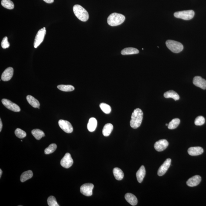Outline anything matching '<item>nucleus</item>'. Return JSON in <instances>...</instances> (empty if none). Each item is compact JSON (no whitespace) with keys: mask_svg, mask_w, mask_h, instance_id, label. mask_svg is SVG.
<instances>
[{"mask_svg":"<svg viewBox=\"0 0 206 206\" xmlns=\"http://www.w3.org/2000/svg\"><path fill=\"white\" fill-rule=\"evenodd\" d=\"M143 113L140 108H136L134 110L131 117L130 122L131 128L137 129L141 125L143 120Z\"/></svg>","mask_w":206,"mask_h":206,"instance_id":"f257e3e1","label":"nucleus"},{"mask_svg":"<svg viewBox=\"0 0 206 206\" xmlns=\"http://www.w3.org/2000/svg\"><path fill=\"white\" fill-rule=\"evenodd\" d=\"M125 20L124 15L121 14L114 13L111 14L108 17L107 23L109 25L114 27L123 23Z\"/></svg>","mask_w":206,"mask_h":206,"instance_id":"f03ea898","label":"nucleus"},{"mask_svg":"<svg viewBox=\"0 0 206 206\" xmlns=\"http://www.w3.org/2000/svg\"><path fill=\"white\" fill-rule=\"evenodd\" d=\"M73 11L78 19L84 22L88 21L89 15L87 10L81 6L75 5L73 7Z\"/></svg>","mask_w":206,"mask_h":206,"instance_id":"7ed1b4c3","label":"nucleus"},{"mask_svg":"<svg viewBox=\"0 0 206 206\" xmlns=\"http://www.w3.org/2000/svg\"><path fill=\"white\" fill-rule=\"evenodd\" d=\"M166 44L168 48L175 53H179L184 49V47L181 43L172 40L166 41Z\"/></svg>","mask_w":206,"mask_h":206,"instance_id":"20e7f679","label":"nucleus"},{"mask_svg":"<svg viewBox=\"0 0 206 206\" xmlns=\"http://www.w3.org/2000/svg\"><path fill=\"white\" fill-rule=\"evenodd\" d=\"M195 15V12L193 10H187L177 12L174 13L175 18H180L186 20H188L193 18Z\"/></svg>","mask_w":206,"mask_h":206,"instance_id":"39448f33","label":"nucleus"},{"mask_svg":"<svg viewBox=\"0 0 206 206\" xmlns=\"http://www.w3.org/2000/svg\"><path fill=\"white\" fill-rule=\"evenodd\" d=\"M46 32L45 27L40 29L38 31L35 37L34 46V48H36L40 45L41 43L43 41L44 37H45Z\"/></svg>","mask_w":206,"mask_h":206,"instance_id":"423d86ee","label":"nucleus"},{"mask_svg":"<svg viewBox=\"0 0 206 206\" xmlns=\"http://www.w3.org/2000/svg\"><path fill=\"white\" fill-rule=\"evenodd\" d=\"M94 186L91 183H86L82 185L80 187L81 193L85 196H91L92 195V190Z\"/></svg>","mask_w":206,"mask_h":206,"instance_id":"0eeeda50","label":"nucleus"},{"mask_svg":"<svg viewBox=\"0 0 206 206\" xmlns=\"http://www.w3.org/2000/svg\"><path fill=\"white\" fill-rule=\"evenodd\" d=\"M2 102L4 106L8 109L14 112H19L21 111L20 108L16 104L13 103L10 100L7 99H3Z\"/></svg>","mask_w":206,"mask_h":206,"instance_id":"6e6552de","label":"nucleus"},{"mask_svg":"<svg viewBox=\"0 0 206 206\" xmlns=\"http://www.w3.org/2000/svg\"><path fill=\"white\" fill-rule=\"evenodd\" d=\"M73 163V161L71 155L68 153L65 154L63 158L61 160L60 164L61 166L66 168L71 167Z\"/></svg>","mask_w":206,"mask_h":206,"instance_id":"1a4fd4ad","label":"nucleus"},{"mask_svg":"<svg viewBox=\"0 0 206 206\" xmlns=\"http://www.w3.org/2000/svg\"><path fill=\"white\" fill-rule=\"evenodd\" d=\"M59 125L61 129L67 133H71L73 131V127L71 123L67 121L60 120L59 121Z\"/></svg>","mask_w":206,"mask_h":206,"instance_id":"9d476101","label":"nucleus"},{"mask_svg":"<svg viewBox=\"0 0 206 206\" xmlns=\"http://www.w3.org/2000/svg\"><path fill=\"white\" fill-rule=\"evenodd\" d=\"M171 159L170 158H167L164 161L163 164L161 165L159 168L158 171V175L159 176H162L166 173L168 169L171 165Z\"/></svg>","mask_w":206,"mask_h":206,"instance_id":"9b49d317","label":"nucleus"},{"mask_svg":"<svg viewBox=\"0 0 206 206\" xmlns=\"http://www.w3.org/2000/svg\"><path fill=\"white\" fill-rule=\"evenodd\" d=\"M169 143L166 139H161L156 142L154 148L158 152H161L166 149L168 146Z\"/></svg>","mask_w":206,"mask_h":206,"instance_id":"f8f14e48","label":"nucleus"},{"mask_svg":"<svg viewBox=\"0 0 206 206\" xmlns=\"http://www.w3.org/2000/svg\"><path fill=\"white\" fill-rule=\"evenodd\" d=\"M193 85L197 87L202 89H206V80L202 78L200 76H195L193 80Z\"/></svg>","mask_w":206,"mask_h":206,"instance_id":"ddd939ff","label":"nucleus"},{"mask_svg":"<svg viewBox=\"0 0 206 206\" xmlns=\"http://www.w3.org/2000/svg\"><path fill=\"white\" fill-rule=\"evenodd\" d=\"M13 69L12 67H9L5 70L1 76V79L4 81L10 80L13 74Z\"/></svg>","mask_w":206,"mask_h":206,"instance_id":"4468645a","label":"nucleus"},{"mask_svg":"<svg viewBox=\"0 0 206 206\" xmlns=\"http://www.w3.org/2000/svg\"><path fill=\"white\" fill-rule=\"evenodd\" d=\"M201 177L199 175H195L187 180L186 184L189 187H193L198 185L201 181Z\"/></svg>","mask_w":206,"mask_h":206,"instance_id":"2eb2a0df","label":"nucleus"},{"mask_svg":"<svg viewBox=\"0 0 206 206\" xmlns=\"http://www.w3.org/2000/svg\"><path fill=\"white\" fill-rule=\"evenodd\" d=\"M204 152L203 148L200 146L191 147L188 150V153L191 156H197L201 155Z\"/></svg>","mask_w":206,"mask_h":206,"instance_id":"dca6fc26","label":"nucleus"},{"mask_svg":"<svg viewBox=\"0 0 206 206\" xmlns=\"http://www.w3.org/2000/svg\"><path fill=\"white\" fill-rule=\"evenodd\" d=\"M146 171L144 166H142L136 172V175L137 181L139 183H141L143 182V178L146 175Z\"/></svg>","mask_w":206,"mask_h":206,"instance_id":"f3484780","label":"nucleus"},{"mask_svg":"<svg viewBox=\"0 0 206 206\" xmlns=\"http://www.w3.org/2000/svg\"><path fill=\"white\" fill-rule=\"evenodd\" d=\"M125 198L127 202L132 206L136 205L138 202L136 197L131 193H126L125 195Z\"/></svg>","mask_w":206,"mask_h":206,"instance_id":"a211bd4d","label":"nucleus"},{"mask_svg":"<svg viewBox=\"0 0 206 206\" xmlns=\"http://www.w3.org/2000/svg\"><path fill=\"white\" fill-rule=\"evenodd\" d=\"M97 120L94 117H91L89 119L88 125H87V128H88L89 131L91 132L95 131L97 128Z\"/></svg>","mask_w":206,"mask_h":206,"instance_id":"6ab92c4d","label":"nucleus"},{"mask_svg":"<svg viewBox=\"0 0 206 206\" xmlns=\"http://www.w3.org/2000/svg\"><path fill=\"white\" fill-rule=\"evenodd\" d=\"M164 96L166 98L173 99L175 101L179 100L180 97L178 93H176L173 90H169V91L166 92L164 94Z\"/></svg>","mask_w":206,"mask_h":206,"instance_id":"aec40b11","label":"nucleus"},{"mask_svg":"<svg viewBox=\"0 0 206 206\" xmlns=\"http://www.w3.org/2000/svg\"><path fill=\"white\" fill-rule=\"evenodd\" d=\"M27 102L33 107L39 108L40 103L38 100L33 96L28 95L27 97Z\"/></svg>","mask_w":206,"mask_h":206,"instance_id":"412c9836","label":"nucleus"},{"mask_svg":"<svg viewBox=\"0 0 206 206\" xmlns=\"http://www.w3.org/2000/svg\"><path fill=\"white\" fill-rule=\"evenodd\" d=\"M114 126L111 123H107L104 126L102 130V133L103 135L105 137L109 136L112 132Z\"/></svg>","mask_w":206,"mask_h":206,"instance_id":"4be33fe9","label":"nucleus"},{"mask_svg":"<svg viewBox=\"0 0 206 206\" xmlns=\"http://www.w3.org/2000/svg\"><path fill=\"white\" fill-rule=\"evenodd\" d=\"M113 172L116 179L120 181L123 178L124 175L121 169L118 168H115L113 169Z\"/></svg>","mask_w":206,"mask_h":206,"instance_id":"5701e85b","label":"nucleus"},{"mask_svg":"<svg viewBox=\"0 0 206 206\" xmlns=\"http://www.w3.org/2000/svg\"><path fill=\"white\" fill-rule=\"evenodd\" d=\"M139 53L138 49L133 47H128L124 49L121 51V53L123 55H128L137 54Z\"/></svg>","mask_w":206,"mask_h":206,"instance_id":"b1692460","label":"nucleus"},{"mask_svg":"<svg viewBox=\"0 0 206 206\" xmlns=\"http://www.w3.org/2000/svg\"><path fill=\"white\" fill-rule=\"evenodd\" d=\"M33 176V172L31 170H28L23 172L20 177L21 182H24L27 180L30 179Z\"/></svg>","mask_w":206,"mask_h":206,"instance_id":"393cba45","label":"nucleus"},{"mask_svg":"<svg viewBox=\"0 0 206 206\" xmlns=\"http://www.w3.org/2000/svg\"><path fill=\"white\" fill-rule=\"evenodd\" d=\"M32 135L37 140L41 139L42 137L45 136V134L43 131L39 129H34L31 131Z\"/></svg>","mask_w":206,"mask_h":206,"instance_id":"a878e982","label":"nucleus"},{"mask_svg":"<svg viewBox=\"0 0 206 206\" xmlns=\"http://www.w3.org/2000/svg\"><path fill=\"white\" fill-rule=\"evenodd\" d=\"M2 5L5 8L12 10L14 8V5L11 0H2Z\"/></svg>","mask_w":206,"mask_h":206,"instance_id":"bb28decb","label":"nucleus"},{"mask_svg":"<svg viewBox=\"0 0 206 206\" xmlns=\"http://www.w3.org/2000/svg\"><path fill=\"white\" fill-rule=\"evenodd\" d=\"M180 123V120L178 118L173 119L169 122L168 125V128L170 129H175L178 127Z\"/></svg>","mask_w":206,"mask_h":206,"instance_id":"cd10ccee","label":"nucleus"},{"mask_svg":"<svg viewBox=\"0 0 206 206\" xmlns=\"http://www.w3.org/2000/svg\"><path fill=\"white\" fill-rule=\"evenodd\" d=\"M57 88L60 91L64 92H71L74 89V86L70 85H58Z\"/></svg>","mask_w":206,"mask_h":206,"instance_id":"c85d7f7f","label":"nucleus"},{"mask_svg":"<svg viewBox=\"0 0 206 206\" xmlns=\"http://www.w3.org/2000/svg\"><path fill=\"white\" fill-rule=\"evenodd\" d=\"M100 107L102 110L106 114H109L111 112V108L109 105L104 103H101L100 105Z\"/></svg>","mask_w":206,"mask_h":206,"instance_id":"c756f323","label":"nucleus"},{"mask_svg":"<svg viewBox=\"0 0 206 206\" xmlns=\"http://www.w3.org/2000/svg\"><path fill=\"white\" fill-rule=\"evenodd\" d=\"M57 148V146L55 143H52L48 147L46 148L44 150L45 154H49L54 152Z\"/></svg>","mask_w":206,"mask_h":206,"instance_id":"7c9ffc66","label":"nucleus"},{"mask_svg":"<svg viewBox=\"0 0 206 206\" xmlns=\"http://www.w3.org/2000/svg\"><path fill=\"white\" fill-rule=\"evenodd\" d=\"M15 133L16 136L20 139L24 138L27 136V133L25 131L20 128H17L15 130Z\"/></svg>","mask_w":206,"mask_h":206,"instance_id":"2f4dec72","label":"nucleus"},{"mask_svg":"<svg viewBox=\"0 0 206 206\" xmlns=\"http://www.w3.org/2000/svg\"><path fill=\"white\" fill-rule=\"evenodd\" d=\"M47 203L49 206H59L54 196H50L47 199Z\"/></svg>","mask_w":206,"mask_h":206,"instance_id":"473e14b6","label":"nucleus"},{"mask_svg":"<svg viewBox=\"0 0 206 206\" xmlns=\"http://www.w3.org/2000/svg\"><path fill=\"white\" fill-rule=\"evenodd\" d=\"M194 123L197 126H201L205 123V119L202 116H198L195 119Z\"/></svg>","mask_w":206,"mask_h":206,"instance_id":"72a5a7b5","label":"nucleus"},{"mask_svg":"<svg viewBox=\"0 0 206 206\" xmlns=\"http://www.w3.org/2000/svg\"><path fill=\"white\" fill-rule=\"evenodd\" d=\"M1 46L2 48L4 49L9 48V47L10 46V44H9L8 41L7 37H5L3 38L1 42Z\"/></svg>","mask_w":206,"mask_h":206,"instance_id":"f704fd0d","label":"nucleus"},{"mask_svg":"<svg viewBox=\"0 0 206 206\" xmlns=\"http://www.w3.org/2000/svg\"><path fill=\"white\" fill-rule=\"evenodd\" d=\"M43 1L48 4H52L54 2V0H43Z\"/></svg>","mask_w":206,"mask_h":206,"instance_id":"c9c22d12","label":"nucleus"},{"mask_svg":"<svg viewBox=\"0 0 206 206\" xmlns=\"http://www.w3.org/2000/svg\"><path fill=\"white\" fill-rule=\"evenodd\" d=\"M2 128V122L1 119H0V132H1Z\"/></svg>","mask_w":206,"mask_h":206,"instance_id":"e433bc0d","label":"nucleus"},{"mask_svg":"<svg viewBox=\"0 0 206 206\" xmlns=\"http://www.w3.org/2000/svg\"><path fill=\"white\" fill-rule=\"evenodd\" d=\"M2 171L1 169H0V178H1L2 175Z\"/></svg>","mask_w":206,"mask_h":206,"instance_id":"4c0bfd02","label":"nucleus"},{"mask_svg":"<svg viewBox=\"0 0 206 206\" xmlns=\"http://www.w3.org/2000/svg\"><path fill=\"white\" fill-rule=\"evenodd\" d=\"M168 124H166V126H168Z\"/></svg>","mask_w":206,"mask_h":206,"instance_id":"58836bf2","label":"nucleus"}]
</instances>
